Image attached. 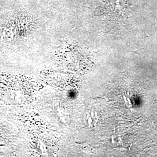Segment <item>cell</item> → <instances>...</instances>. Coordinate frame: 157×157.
Returning <instances> with one entry per match:
<instances>
[{
  "label": "cell",
  "instance_id": "1",
  "mask_svg": "<svg viewBox=\"0 0 157 157\" xmlns=\"http://www.w3.org/2000/svg\"><path fill=\"white\" fill-rule=\"evenodd\" d=\"M0 84V97L8 104H24L32 98L33 82L28 78L11 77Z\"/></svg>",
  "mask_w": 157,
  "mask_h": 157
},
{
  "label": "cell",
  "instance_id": "2",
  "mask_svg": "<svg viewBox=\"0 0 157 157\" xmlns=\"http://www.w3.org/2000/svg\"><path fill=\"white\" fill-rule=\"evenodd\" d=\"M91 122H92V119H91V118H89V119H88V123H89L90 126H91Z\"/></svg>",
  "mask_w": 157,
  "mask_h": 157
}]
</instances>
